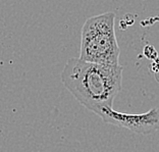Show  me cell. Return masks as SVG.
<instances>
[{"label":"cell","mask_w":159,"mask_h":152,"mask_svg":"<svg viewBox=\"0 0 159 152\" xmlns=\"http://www.w3.org/2000/svg\"><path fill=\"white\" fill-rule=\"evenodd\" d=\"M122 71L118 66L99 64L71 57L61 71V82L83 106L97 113L112 107L121 90Z\"/></svg>","instance_id":"1"},{"label":"cell","mask_w":159,"mask_h":152,"mask_svg":"<svg viewBox=\"0 0 159 152\" xmlns=\"http://www.w3.org/2000/svg\"><path fill=\"white\" fill-rule=\"evenodd\" d=\"M143 52H144V55H145L148 59L155 60V59L157 58V56H158L156 49H155L154 47L151 46V45H147V46L144 47Z\"/></svg>","instance_id":"4"},{"label":"cell","mask_w":159,"mask_h":152,"mask_svg":"<svg viewBox=\"0 0 159 152\" xmlns=\"http://www.w3.org/2000/svg\"><path fill=\"white\" fill-rule=\"evenodd\" d=\"M115 14L105 12L86 20L81 32L80 58L99 64H119V49L114 31Z\"/></svg>","instance_id":"2"},{"label":"cell","mask_w":159,"mask_h":152,"mask_svg":"<svg viewBox=\"0 0 159 152\" xmlns=\"http://www.w3.org/2000/svg\"><path fill=\"white\" fill-rule=\"evenodd\" d=\"M96 114L106 124L125 128L136 134L150 135L159 130L158 108H152L140 114H129L115 111L112 107H104Z\"/></svg>","instance_id":"3"}]
</instances>
